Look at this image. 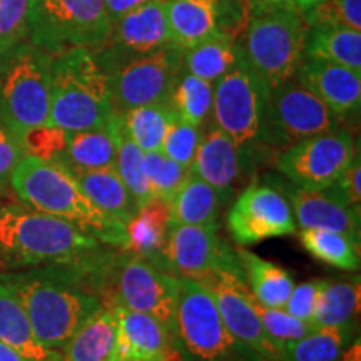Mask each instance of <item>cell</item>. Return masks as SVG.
Segmentation results:
<instances>
[{
    "mask_svg": "<svg viewBox=\"0 0 361 361\" xmlns=\"http://www.w3.org/2000/svg\"><path fill=\"white\" fill-rule=\"evenodd\" d=\"M228 229L239 246L296 233V221L286 196L268 179L252 183L239 194L228 214Z\"/></svg>",
    "mask_w": 361,
    "mask_h": 361,
    "instance_id": "cell-16",
    "label": "cell"
},
{
    "mask_svg": "<svg viewBox=\"0 0 361 361\" xmlns=\"http://www.w3.org/2000/svg\"><path fill=\"white\" fill-rule=\"evenodd\" d=\"M102 250V243L67 219L22 206L0 209V255L12 266L74 264Z\"/></svg>",
    "mask_w": 361,
    "mask_h": 361,
    "instance_id": "cell-3",
    "label": "cell"
},
{
    "mask_svg": "<svg viewBox=\"0 0 361 361\" xmlns=\"http://www.w3.org/2000/svg\"><path fill=\"white\" fill-rule=\"evenodd\" d=\"M236 255L245 271L246 283L251 286L252 298L269 308H283L295 286L290 271L259 258L245 247H238Z\"/></svg>",
    "mask_w": 361,
    "mask_h": 361,
    "instance_id": "cell-28",
    "label": "cell"
},
{
    "mask_svg": "<svg viewBox=\"0 0 361 361\" xmlns=\"http://www.w3.org/2000/svg\"><path fill=\"white\" fill-rule=\"evenodd\" d=\"M355 326L314 328L281 348V361H338L353 340Z\"/></svg>",
    "mask_w": 361,
    "mask_h": 361,
    "instance_id": "cell-35",
    "label": "cell"
},
{
    "mask_svg": "<svg viewBox=\"0 0 361 361\" xmlns=\"http://www.w3.org/2000/svg\"><path fill=\"white\" fill-rule=\"evenodd\" d=\"M52 54L17 45L0 74V121L16 135L49 123Z\"/></svg>",
    "mask_w": 361,
    "mask_h": 361,
    "instance_id": "cell-9",
    "label": "cell"
},
{
    "mask_svg": "<svg viewBox=\"0 0 361 361\" xmlns=\"http://www.w3.org/2000/svg\"><path fill=\"white\" fill-rule=\"evenodd\" d=\"M27 12L29 0H0V57L27 37Z\"/></svg>",
    "mask_w": 361,
    "mask_h": 361,
    "instance_id": "cell-42",
    "label": "cell"
},
{
    "mask_svg": "<svg viewBox=\"0 0 361 361\" xmlns=\"http://www.w3.org/2000/svg\"><path fill=\"white\" fill-rule=\"evenodd\" d=\"M25 156L19 135H16L6 126H0V191L11 186V178L16 166Z\"/></svg>",
    "mask_w": 361,
    "mask_h": 361,
    "instance_id": "cell-45",
    "label": "cell"
},
{
    "mask_svg": "<svg viewBox=\"0 0 361 361\" xmlns=\"http://www.w3.org/2000/svg\"><path fill=\"white\" fill-rule=\"evenodd\" d=\"M114 116L107 74L87 49H71L52 59L49 123L66 133L102 128Z\"/></svg>",
    "mask_w": 361,
    "mask_h": 361,
    "instance_id": "cell-5",
    "label": "cell"
},
{
    "mask_svg": "<svg viewBox=\"0 0 361 361\" xmlns=\"http://www.w3.org/2000/svg\"><path fill=\"white\" fill-rule=\"evenodd\" d=\"M300 241L311 256L338 269H360V243L328 229H301Z\"/></svg>",
    "mask_w": 361,
    "mask_h": 361,
    "instance_id": "cell-37",
    "label": "cell"
},
{
    "mask_svg": "<svg viewBox=\"0 0 361 361\" xmlns=\"http://www.w3.org/2000/svg\"><path fill=\"white\" fill-rule=\"evenodd\" d=\"M322 286L323 279H311V281L295 284L283 310L295 316V318L303 319V322L311 324Z\"/></svg>",
    "mask_w": 361,
    "mask_h": 361,
    "instance_id": "cell-44",
    "label": "cell"
},
{
    "mask_svg": "<svg viewBox=\"0 0 361 361\" xmlns=\"http://www.w3.org/2000/svg\"><path fill=\"white\" fill-rule=\"evenodd\" d=\"M85 196L111 218L126 224L137 211L134 197L119 178L116 168L96 171H71Z\"/></svg>",
    "mask_w": 361,
    "mask_h": 361,
    "instance_id": "cell-29",
    "label": "cell"
},
{
    "mask_svg": "<svg viewBox=\"0 0 361 361\" xmlns=\"http://www.w3.org/2000/svg\"><path fill=\"white\" fill-rule=\"evenodd\" d=\"M111 311L117 319V358L129 361H180L173 336L159 319L128 308Z\"/></svg>",
    "mask_w": 361,
    "mask_h": 361,
    "instance_id": "cell-21",
    "label": "cell"
},
{
    "mask_svg": "<svg viewBox=\"0 0 361 361\" xmlns=\"http://www.w3.org/2000/svg\"><path fill=\"white\" fill-rule=\"evenodd\" d=\"M173 343L180 361H268L229 333L213 295L192 278H179Z\"/></svg>",
    "mask_w": 361,
    "mask_h": 361,
    "instance_id": "cell-6",
    "label": "cell"
},
{
    "mask_svg": "<svg viewBox=\"0 0 361 361\" xmlns=\"http://www.w3.org/2000/svg\"><path fill=\"white\" fill-rule=\"evenodd\" d=\"M360 278L323 279L319 290L313 328H343L355 326V318L360 313Z\"/></svg>",
    "mask_w": 361,
    "mask_h": 361,
    "instance_id": "cell-30",
    "label": "cell"
},
{
    "mask_svg": "<svg viewBox=\"0 0 361 361\" xmlns=\"http://www.w3.org/2000/svg\"><path fill=\"white\" fill-rule=\"evenodd\" d=\"M92 258L74 264H52L44 271L0 276L19 296L35 336L45 348H62L90 316L102 308L101 300L90 288Z\"/></svg>",
    "mask_w": 361,
    "mask_h": 361,
    "instance_id": "cell-1",
    "label": "cell"
},
{
    "mask_svg": "<svg viewBox=\"0 0 361 361\" xmlns=\"http://www.w3.org/2000/svg\"><path fill=\"white\" fill-rule=\"evenodd\" d=\"M116 314L111 310L101 308L62 346V361H111L116 356Z\"/></svg>",
    "mask_w": 361,
    "mask_h": 361,
    "instance_id": "cell-26",
    "label": "cell"
},
{
    "mask_svg": "<svg viewBox=\"0 0 361 361\" xmlns=\"http://www.w3.org/2000/svg\"><path fill=\"white\" fill-rule=\"evenodd\" d=\"M356 152L353 134L338 126L279 151L274 168L295 186L316 191L331 186L351 164Z\"/></svg>",
    "mask_w": 361,
    "mask_h": 361,
    "instance_id": "cell-11",
    "label": "cell"
},
{
    "mask_svg": "<svg viewBox=\"0 0 361 361\" xmlns=\"http://www.w3.org/2000/svg\"><path fill=\"white\" fill-rule=\"evenodd\" d=\"M340 121L303 84L293 78L269 90L266 149L283 151L311 135L338 128Z\"/></svg>",
    "mask_w": 361,
    "mask_h": 361,
    "instance_id": "cell-12",
    "label": "cell"
},
{
    "mask_svg": "<svg viewBox=\"0 0 361 361\" xmlns=\"http://www.w3.org/2000/svg\"><path fill=\"white\" fill-rule=\"evenodd\" d=\"M0 361H29L24 356L13 351L11 346H7L6 343L0 341Z\"/></svg>",
    "mask_w": 361,
    "mask_h": 361,
    "instance_id": "cell-50",
    "label": "cell"
},
{
    "mask_svg": "<svg viewBox=\"0 0 361 361\" xmlns=\"http://www.w3.org/2000/svg\"><path fill=\"white\" fill-rule=\"evenodd\" d=\"M303 57L322 59L361 74V32L333 27H308Z\"/></svg>",
    "mask_w": 361,
    "mask_h": 361,
    "instance_id": "cell-31",
    "label": "cell"
},
{
    "mask_svg": "<svg viewBox=\"0 0 361 361\" xmlns=\"http://www.w3.org/2000/svg\"><path fill=\"white\" fill-rule=\"evenodd\" d=\"M202 128L191 126L184 121H180L178 116L171 123L168 133L164 135V141L161 144L159 151L166 154L169 159L184 166V168H191L194 156H196L197 146H200L202 137Z\"/></svg>",
    "mask_w": 361,
    "mask_h": 361,
    "instance_id": "cell-41",
    "label": "cell"
},
{
    "mask_svg": "<svg viewBox=\"0 0 361 361\" xmlns=\"http://www.w3.org/2000/svg\"><path fill=\"white\" fill-rule=\"evenodd\" d=\"M308 25L296 7H274L251 12L241 47L247 64L268 89L295 78L303 59Z\"/></svg>",
    "mask_w": 361,
    "mask_h": 361,
    "instance_id": "cell-7",
    "label": "cell"
},
{
    "mask_svg": "<svg viewBox=\"0 0 361 361\" xmlns=\"http://www.w3.org/2000/svg\"><path fill=\"white\" fill-rule=\"evenodd\" d=\"M245 57L239 40L214 37L184 51V71L214 84L233 71Z\"/></svg>",
    "mask_w": 361,
    "mask_h": 361,
    "instance_id": "cell-32",
    "label": "cell"
},
{
    "mask_svg": "<svg viewBox=\"0 0 361 361\" xmlns=\"http://www.w3.org/2000/svg\"><path fill=\"white\" fill-rule=\"evenodd\" d=\"M338 361H361V346H360V340H356L353 345L350 346L348 350L345 348L343 351L340 360Z\"/></svg>",
    "mask_w": 361,
    "mask_h": 361,
    "instance_id": "cell-49",
    "label": "cell"
},
{
    "mask_svg": "<svg viewBox=\"0 0 361 361\" xmlns=\"http://www.w3.org/2000/svg\"><path fill=\"white\" fill-rule=\"evenodd\" d=\"M117 117L129 137L144 152H151L161 149L164 135L176 114L169 109L168 104H151V106L134 107Z\"/></svg>",
    "mask_w": 361,
    "mask_h": 361,
    "instance_id": "cell-36",
    "label": "cell"
},
{
    "mask_svg": "<svg viewBox=\"0 0 361 361\" xmlns=\"http://www.w3.org/2000/svg\"><path fill=\"white\" fill-rule=\"evenodd\" d=\"M149 2H152V0H104L111 24H116L117 20L123 19L129 12L146 6Z\"/></svg>",
    "mask_w": 361,
    "mask_h": 361,
    "instance_id": "cell-47",
    "label": "cell"
},
{
    "mask_svg": "<svg viewBox=\"0 0 361 361\" xmlns=\"http://www.w3.org/2000/svg\"><path fill=\"white\" fill-rule=\"evenodd\" d=\"M0 341L29 361H62L35 336L19 296L0 278Z\"/></svg>",
    "mask_w": 361,
    "mask_h": 361,
    "instance_id": "cell-23",
    "label": "cell"
},
{
    "mask_svg": "<svg viewBox=\"0 0 361 361\" xmlns=\"http://www.w3.org/2000/svg\"><path fill=\"white\" fill-rule=\"evenodd\" d=\"M251 12L264 11V8H274V7H295L293 0H250Z\"/></svg>",
    "mask_w": 361,
    "mask_h": 361,
    "instance_id": "cell-48",
    "label": "cell"
},
{
    "mask_svg": "<svg viewBox=\"0 0 361 361\" xmlns=\"http://www.w3.org/2000/svg\"><path fill=\"white\" fill-rule=\"evenodd\" d=\"M219 226L171 224L154 266L178 278L197 279L216 269H239L241 263L218 234Z\"/></svg>",
    "mask_w": 361,
    "mask_h": 361,
    "instance_id": "cell-14",
    "label": "cell"
},
{
    "mask_svg": "<svg viewBox=\"0 0 361 361\" xmlns=\"http://www.w3.org/2000/svg\"><path fill=\"white\" fill-rule=\"evenodd\" d=\"M112 119V117H111ZM69 171L112 169L116 166V139L111 121L102 128L69 133L64 152L54 159Z\"/></svg>",
    "mask_w": 361,
    "mask_h": 361,
    "instance_id": "cell-25",
    "label": "cell"
},
{
    "mask_svg": "<svg viewBox=\"0 0 361 361\" xmlns=\"http://www.w3.org/2000/svg\"><path fill=\"white\" fill-rule=\"evenodd\" d=\"M223 206L224 200L219 192L189 169L188 178L169 201L171 224L219 226L218 218Z\"/></svg>",
    "mask_w": 361,
    "mask_h": 361,
    "instance_id": "cell-27",
    "label": "cell"
},
{
    "mask_svg": "<svg viewBox=\"0 0 361 361\" xmlns=\"http://www.w3.org/2000/svg\"><path fill=\"white\" fill-rule=\"evenodd\" d=\"M360 178H361V161L360 151L355 154V159L346 168L340 178L331 184V188L340 194L345 201H348L351 206L361 207V189H360Z\"/></svg>",
    "mask_w": 361,
    "mask_h": 361,
    "instance_id": "cell-46",
    "label": "cell"
},
{
    "mask_svg": "<svg viewBox=\"0 0 361 361\" xmlns=\"http://www.w3.org/2000/svg\"><path fill=\"white\" fill-rule=\"evenodd\" d=\"M94 291L102 308H128L154 316L173 336L179 278L133 252H106L94 268Z\"/></svg>",
    "mask_w": 361,
    "mask_h": 361,
    "instance_id": "cell-4",
    "label": "cell"
},
{
    "mask_svg": "<svg viewBox=\"0 0 361 361\" xmlns=\"http://www.w3.org/2000/svg\"><path fill=\"white\" fill-rule=\"evenodd\" d=\"M213 96L214 84L189 74L183 67L169 94L168 106L184 123L204 128L213 111Z\"/></svg>",
    "mask_w": 361,
    "mask_h": 361,
    "instance_id": "cell-33",
    "label": "cell"
},
{
    "mask_svg": "<svg viewBox=\"0 0 361 361\" xmlns=\"http://www.w3.org/2000/svg\"><path fill=\"white\" fill-rule=\"evenodd\" d=\"M173 44L164 0H152L112 24L109 37L97 52V64L107 75L129 62L151 56Z\"/></svg>",
    "mask_w": 361,
    "mask_h": 361,
    "instance_id": "cell-15",
    "label": "cell"
},
{
    "mask_svg": "<svg viewBox=\"0 0 361 361\" xmlns=\"http://www.w3.org/2000/svg\"><path fill=\"white\" fill-rule=\"evenodd\" d=\"M164 6L173 44L183 51L209 39L223 37L218 0H164Z\"/></svg>",
    "mask_w": 361,
    "mask_h": 361,
    "instance_id": "cell-22",
    "label": "cell"
},
{
    "mask_svg": "<svg viewBox=\"0 0 361 361\" xmlns=\"http://www.w3.org/2000/svg\"><path fill=\"white\" fill-rule=\"evenodd\" d=\"M286 196L296 224L301 229H328L350 236L360 243V207L351 206L331 186L324 189H301L290 180L268 178Z\"/></svg>",
    "mask_w": 361,
    "mask_h": 361,
    "instance_id": "cell-18",
    "label": "cell"
},
{
    "mask_svg": "<svg viewBox=\"0 0 361 361\" xmlns=\"http://www.w3.org/2000/svg\"><path fill=\"white\" fill-rule=\"evenodd\" d=\"M183 64V49L169 45L112 72L107 75L112 112L121 116L134 107L168 104Z\"/></svg>",
    "mask_w": 361,
    "mask_h": 361,
    "instance_id": "cell-13",
    "label": "cell"
},
{
    "mask_svg": "<svg viewBox=\"0 0 361 361\" xmlns=\"http://www.w3.org/2000/svg\"><path fill=\"white\" fill-rule=\"evenodd\" d=\"M269 89L258 74L243 61L214 82L213 124L256 164L264 151L266 116Z\"/></svg>",
    "mask_w": 361,
    "mask_h": 361,
    "instance_id": "cell-10",
    "label": "cell"
},
{
    "mask_svg": "<svg viewBox=\"0 0 361 361\" xmlns=\"http://www.w3.org/2000/svg\"><path fill=\"white\" fill-rule=\"evenodd\" d=\"M111 361H129V360H123V358H117V356H114Z\"/></svg>",
    "mask_w": 361,
    "mask_h": 361,
    "instance_id": "cell-52",
    "label": "cell"
},
{
    "mask_svg": "<svg viewBox=\"0 0 361 361\" xmlns=\"http://www.w3.org/2000/svg\"><path fill=\"white\" fill-rule=\"evenodd\" d=\"M112 133L116 139V171L123 179L130 196L134 197L135 206L142 207L152 200L151 188H149L146 171H144V151L135 144L126 133L119 117L116 114L111 119Z\"/></svg>",
    "mask_w": 361,
    "mask_h": 361,
    "instance_id": "cell-34",
    "label": "cell"
},
{
    "mask_svg": "<svg viewBox=\"0 0 361 361\" xmlns=\"http://www.w3.org/2000/svg\"><path fill=\"white\" fill-rule=\"evenodd\" d=\"M67 135L69 133H66L64 129L44 124L22 134L20 141L25 149V154L40 157L45 161H54L64 152Z\"/></svg>",
    "mask_w": 361,
    "mask_h": 361,
    "instance_id": "cell-43",
    "label": "cell"
},
{
    "mask_svg": "<svg viewBox=\"0 0 361 361\" xmlns=\"http://www.w3.org/2000/svg\"><path fill=\"white\" fill-rule=\"evenodd\" d=\"M111 27L104 0H29L27 37L52 56L71 49L97 52Z\"/></svg>",
    "mask_w": 361,
    "mask_h": 361,
    "instance_id": "cell-8",
    "label": "cell"
},
{
    "mask_svg": "<svg viewBox=\"0 0 361 361\" xmlns=\"http://www.w3.org/2000/svg\"><path fill=\"white\" fill-rule=\"evenodd\" d=\"M295 79L322 99L338 121L360 114L361 74L358 72L322 59L303 57Z\"/></svg>",
    "mask_w": 361,
    "mask_h": 361,
    "instance_id": "cell-20",
    "label": "cell"
},
{
    "mask_svg": "<svg viewBox=\"0 0 361 361\" xmlns=\"http://www.w3.org/2000/svg\"><path fill=\"white\" fill-rule=\"evenodd\" d=\"M308 27H333L361 32V0H319L303 12Z\"/></svg>",
    "mask_w": 361,
    "mask_h": 361,
    "instance_id": "cell-40",
    "label": "cell"
},
{
    "mask_svg": "<svg viewBox=\"0 0 361 361\" xmlns=\"http://www.w3.org/2000/svg\"><path fill=\"white\" fill-rule=\"evenodd\" d=\"M213 295L221 318L229 333L268 361H281V350L269 340L255 313L243 266L239 269H216L197 278Z\"/></svg>",
    "mask_w": 361,
    "mask_h": 361,
    "instance_id": "cell-17",
    "label": "cell"
},
{
    "mask_svg": "<svg viewBox=\"0 0 361 361\" xmlns=\"http://www.w3.org/2000/svg\"><path fill=\"white\" fill-rule=\"evenodd\" d=\"M11 186L32 209L71 221L102 245L124 250L126 224L99 209L59 162L25 154L13 169Z\"/></svg>",
    "mask_w": 361,
    "mask_h": 361,
    "instance_id": "cell-2",
    "label": "cell"
},
{
    "mask_svg": "<svg viewBox=\"0 0 361 361\" xmlns=\"http://www.w3.org/2000/svg\"><path fill=\"white\" fill-rule=\"evenodd\" d=\"M319 0H293V4H295V7L300 11L301 13L308 11V8H311L314 6V4H318Z\"/></svg>",
    "mask_w": 361,
    "mask_h": 361,
    "instance_id": "cell-51",
    "label": "cell"
},
{
    "mask_svg": "<svg viewBox=\"0 0 361 361\" xmlns=\"http://www.w3.org/2000/svg\"><path fill=\"white\" fill-rule=\"evenodd\" d=\"M255 162L239 149L228 134L218 126L211 124L202 130L196 156L191 164V173L213 186L224 202L233 197L234 189L255 168Z\"/></svg>",
    "mask_w": 361,
    "mask_h": 361,
    "instance_id": "cell-19",
    "label": "cell"
},
{
    "mask_svg": "<svg viewBox=\"0 0 361 361\" xmlns=\"http://www.w3.org/2000/svg\"><path fill=\"white\" fill-rule=\"evenodd\" d=\"M252 296V295H251ZM252 300V308H255L256 316L259 318V323L266 335L269 336V340L278 346L279 350L283 348L288 343L300 340L313 331V324L303 322V319H298L295 316L284 311L283 308H269L258 303L255 298Z\"/></svg>",
    "mask_w": 361,
    "mask_h": 361,
    "instance_id": "cell-39",
    "label": "cell"
},
{
    "mask_svg": "<svg viewBox=\"0 0 361 361\" xmlns=\"http://www.w3.org/2000/svg\"><path fill=\"white\" fill-rule=\"evenodd\" d=\"M171 226L169 202L152 197L126 223L124 250L156 263Z\"/></svg>",
    "mask_w": 361,
    "mask_h": 361,
    "instance_id": "cell-24",
    "label": "cell"
},
{
    "mask_svg": "<svg viewBox=\"0 0 361 361\" xmlns=\"http://www.w3.org/2000/svg\"><path fill=\"white\" fill-rule=\"evenodd\" d=\"M144 171L152 196L168 202L189 174L188 168L169 159L161 151L144 152Z\"/></svg>",
    "mask_w": 361,
    "mask_h": 361,
    "instance_id": "cell-38",
    "label": "cell"
}]
</instances>
